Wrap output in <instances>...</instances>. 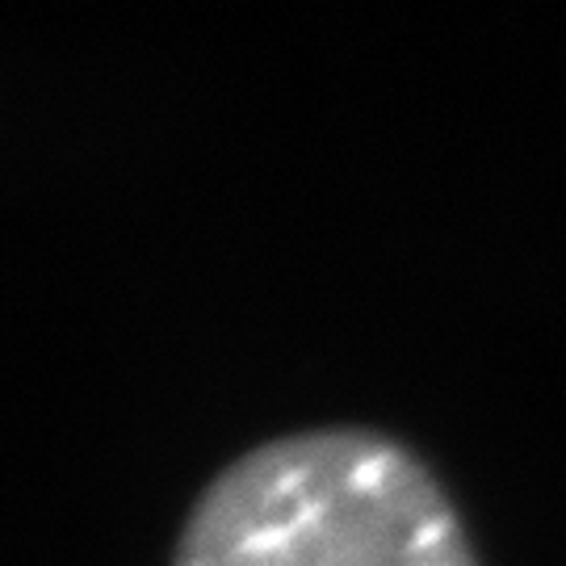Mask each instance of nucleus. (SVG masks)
<instances>
[{"mask_svg":"<svg viewBox=\"0 0 566 566\" xmlns=\"http://www.w3.org/2000/svg\"><path fill=\"white\" fill-rule=\"evenodd\" d=\"M168 566H479L441 479L378 428L282 432L227 462Z\"/></svg>","mask_w":566,"mask_h":566,"instance_id":"nucleus-1","label":"nucleus"}]
</instances>
